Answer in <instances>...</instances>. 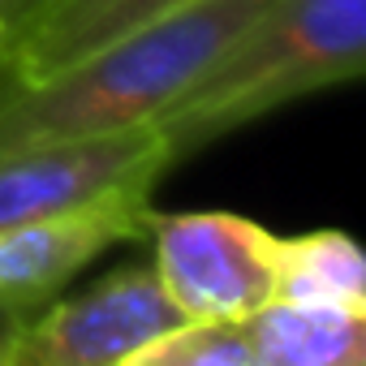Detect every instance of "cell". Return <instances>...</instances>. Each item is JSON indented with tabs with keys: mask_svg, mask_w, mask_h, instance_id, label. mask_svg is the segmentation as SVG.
<instances>
[{
	"mask_svg": "<svg viewBox=\"0 0 366 366\" xmlns=\"http://www.w3.org/2000/svg\"><path fill=\"white\" fill-rule=\"evenodd\" d=\"M272 5L276 0H199L91 48L48 78H0V155L35 142L155 125V117L186 95Z\"/></svg>",
	"mask_w": 366,
	"mask_h": 366,
	"instance_id": "1",
	"label": "cell"
},
{
	"mask_svg": "<svg viewBox=\"0 0 366 366\" xmlns=\"http://www.w3.org/2000/svg\"><path fill=\"white\" fill-rule=\"evenodd\" d=\"M366 69V0H276L159 117L172 164Z\"/></svg>",
	"mask_w": 366,
	"mask_h": 366,
	"instance_id": "2",
	"label": "cell"
},
{
	"mask_svg": "<svg viewBox=\"0 0 366 366\" xmlns=\"http://www.w3.org/2000/svg\"><path fill=\"white\" fill-rule=\"evenodd\" d=\"M168 168L172 155L155 125L5 151L0 155V229L69 216L125 194H151Z\"/></svg>",
	"mask_w": 366,
	"mask_h": 366,
	"instance_id": "3",
	"label": "cell"
},
{
	"mask_svg": "<svg viewBox=\"0 0 366 366\" xmlns=\"http://www.w3.org/2000/svg\"><path fill=\"white\" fill-rule=\"evenodd\" d=\"M155 276L181 319H246L272 302L276 233L237 212H147Z\"/></svg>",
	"mask_w": 366,
	"mask_h": 366,
	"instance_id": "4",
	"label": "cell"
},
{
	"mask_svg": "<svg viewBox=\"0 0 366 366\" xmlns=\"http://www.w3.org/2000/svg\"><path fill=\"white\" fill-rule=\"evenodd\" d=\"M177 323L181 310L168 302L159 276L151 267H121L35 323L22 319L9 336V366H121Z\"/></svg>",
	"mask_w": 366,
	"mask_h": 366,
	"instance_id": "5",
	"label": "cell"
},
{
	"mask_svg": "<svg viewBox=\"0 0 366 366\" xmlns=\"http://www.w3.org/2000/svg\"><path fill=\"white\" fill-rule=\"evenodd\" d=\"M147 212L151 194H125L69 216L0 229V306L22 315L56 297L91 259L147 237Z\"/></svg>",
	"mask_w": 366,
	"mask_h": 366,
	"instance_id": "6",
	"label": "cell"
},
{
	"mask_svg": "<svg viewBox=\"0 0 366 366\" xmlns=\"http://www.w3.org/2000/svg\"><path fill=\"white\" fill-rule=\"evenodd\" d=\"M186 5H199V0H61L22 39H14L0 78L5 82L48 78V74L74 65L78 56H86L91 48H99L159 14L186 9Z\"/></svg>",
	"mask_w": 366,
	"mask_h": 366,
	"instance_id": "7",
	"label": "cell"
},
{
	"mask_svg": "<svg viewBox=\"0 0 366 366\" xmlns=\"http://www.w3.org/2000/svg\"><path fill=\"white\" fill-rule=\"evenodd\" d=\"M250 366H366V315L267 302L242 319Z\"/></svg>",
	"mask_w": 366,
	"mask_h": 366,
	"instance_id": "8",
	"label": "cell"
},
{
	"mask_svg": "<svg viewBox=\"0 0 366 366\" xmlns=\"http://www.w3.org/2000/svg\"><path fill=\"white\" fill-rule=\"evenodd\" d=\"M272 276H276L272 302L336 306L366 315V259L345 229L276 237Z\"/></svg>",
	"mask_w": 366,
	"mask_h": 366,
	"instance_id": "9",
	"label": "cell"
},
{
	"mask_svg": "<svg viewBox=\"0 0 366 366\" xmlns=\"http://www.w3.org/2000/svg\"><path fill=\"white\" fill-rule=\"evenodd\" d=\"M121 366H250L242 319H181Z\"/></svg>",
	"mask_w": 366,
	"mask_h": 366,
	"instance_id": "10",
	"label": "cell"
},
{
	"mask_svg": "<svg viewBox=\"0 0 366 366\" xmlns=\"http://www.w3.org/2000/svg\"><path fill=\"white\" fill-rule=\"evenodd\" d=\"M52 5H61V0H0V31L9 35V48H14V39H22Z\"/></svg>",
	"mask_w": 366,
	"mask_h": 366,
	"instance_id": "11",
	"label": "cell"
},
{
	"mask_svg": "<svg viewBox=\"0 0 366 366\" xmlns=\"http://www.w3.org/2000/svg\"><path fill=\"white\" fill-rule=\"evenodd\" d=\"M22 319H26V315H18V310H9V306H0V345H5V340L22 327Z\"/></svg>",
	"mask_w": 366,
	"mask_h": 366,
	"instance_id": "12",
	"label": "cell"
},
{
	"mask_svg": "<svg viewBox=\"0 0 366 366\" xmlns=\"http://www.w3.org/2000/svg\"><path fill=\"white\" fill-rule=\"evenodd\" d=\"M5 56H9V35L0 31V74H5Z\"/></svg>",
	"mask_w": 366,
	"mask_h": 366,
	"instance_id": "13",
	"label": "cell"
},
{
	"mask_svg": "<svg viewBox=\"0 0 366 366\" xmlns=\"http://www.w3.org/2000/svg\"><path fill=\"white\" fill-rule=\"evenodd\" d=\"M0 366H9V340L0 345Z\"/></svg>",
	"mask_w": 366,
	"mask_h": 366,
	"instance_id": "14",
	"label": "cell"
}]
</instances>
